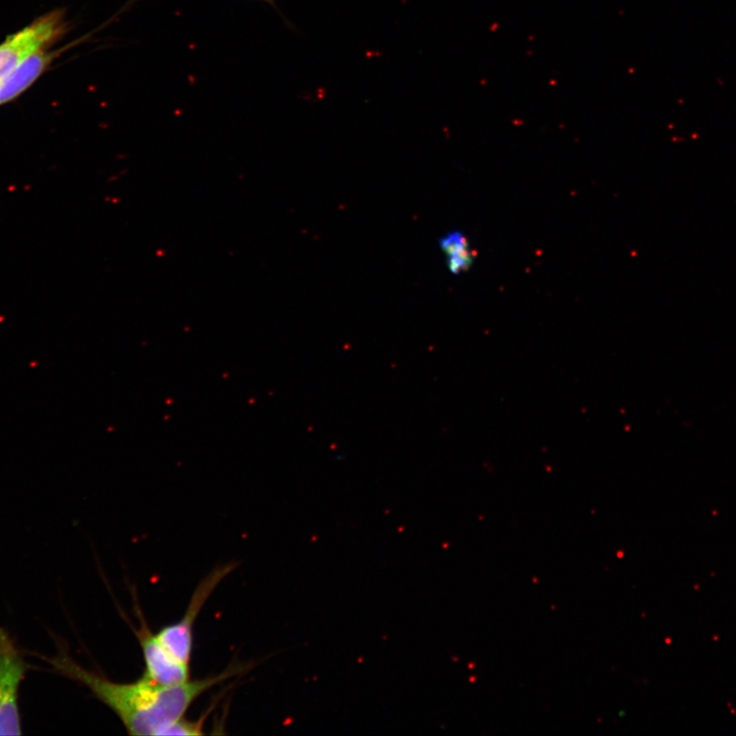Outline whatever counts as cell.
<instances>
[{"label": "cell", "mask_w": 736, "mask_h": 736, "mask_svg": "<svg viewBox=\"0 0 736 736\" xmlns=\"http://www.w3.org/2000/svg\"><path fill=\"white\" fill-rule=\"evenodd\" d=\"M439 246L453 275H462L473 267L475 252L464 233L458 230L448 233L440 239Z\"/></svg>", "instance_id": "52a82bcc"}, {"label": "cell", "mask_w": 736, "mask_h": 736, "mask_svg": "<svg viewBox=\"0 0 736 736\" xmlns=\"http://www.w3.org/2000/svg\"><path fill=\"white\" fill-rule=\"evenodd\" d=\"M64 11H54L37 19L0 44V82L35 53L49 46L66 32Z\"/></svg>", "instance_id": "3957f363"}, {"label": "cell", "mask_w": 736, "mask_h": 736, "mask_svg": "<svg viewBox=\"0 0 736 736\" xmlns=\"http://www.w3.org/2000/svg\"><path fill=\"white\" fill-rule=\"evenodd\" d=\"M137 609V608H136ZM141 627L131 626L143 651L145 676L160 685H175L191 680L190 665L177 659L154 634L141 611L136 612Z\"/></svg>", "instance_id": "5b68a950"}, {"label": "cell", "mask_w": 736, "mask_h": 736, "mask_svg": "<svg viewBox=\"0 0 736 736\" xmlns=\"http://www.w3.org/2000/svg\"><path fill=\"white\" fill-rule=\"evenodd\" d=\"M31 667L15 639L0 627V735H21L20 687Z\"/></svg>", "instance_id": "7a4b0ae2"}, {"label": "cell", "mask_w": 736, "mask_h": 736, "mask_svg": "<svg viewBox=\"0 0 736 736\" xmlns=\"http://www.w3.org/2000/svg\"><path fill=\"white\" fill-rule=\"evenodd\" d=\"M58 56V52L41 50L22 63L0 82V106H4L20 97Z\"/></svg>", "instance_id": "8992f818"}, {"label": "cell", "mask_w": 736, "mask_h": 736, "mask_svg": "<svg viewBox=\"0 0 736 736\" xmlns=\"http://www.w3.org/2000/svg\"><path fill=\"white\" fill-rule=\"evenodd\" d=\"M236 568V564L216 567L196 588L186 615L177 623L166 626L157 633L164 646L183 663L191 664L193 632L197 617L219 583Z\"/></svg>", "instance_id": "277c9868"}, {"label": "cell", "mask_w": 736, "mask_h": 736, "mask_svg": "<svg viewBox=\"0 0 736 736\" xmlns=\"http://www.w3.org/2000/svg\"><path fill=\"white\" fill-rule=\"evenodd\" d=\"M205 719L206 716L199 721H189L183 717L166 729L163 735H203Z\"/></svg>", "instance_id": "ba28073f"}, {"label": "cell", "mask_w": 736, "mask_h": 736, "mask_svg": "<svg viewBox=\"0 0 736 736\" xmlns=\"http://www.w3.org/2000/svg\"><path fill=\"white\" fill-rule=\"evenodd\" d=\"M259 2L266 3L273 7L274 9L278 10V7H276V0H259Z\"/></svg>", "instance_id": "9c48e42d"}, {"label": "cell", "mask_w": 736, "mask_h": 736, "mask_svg": "<svg viewBox=\"0 0 736 736\" xmlns=\"http://www.w3.org/2000/svg\"><path fill=\"white\" fill-rule=\"evenodd\" d=\"M54 639L57 654L39 658L48 662L56 673L86 686L92 696L120 718L130 735L162 736L208 690L254 667L252 663H232L220 674L175 685H160L145 675L132 683H118L79 665L65 643L56 636Z\"/></svg>", "instance_id": "6da1fadb"}]
</instances>
